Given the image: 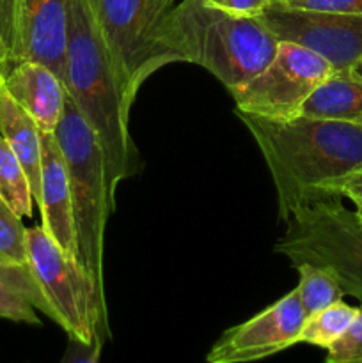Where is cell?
Here are the masks:
<instances>
[{"instance_id":"obj_1","label":"cell","mask_w":362,"mask_h":363,"mask_svg":"<svg viewBox=\"0 0 362 363\" xmlns=\"http://www.w3.org/2000/svg\"><path fill=\"white\" fill-rule=\"evenodd\" d=\"M234 112L272 174L283 220L318 202L343 199L341 184L362 172L361 124L305 116L275 121Z\"/></svg>"},{"instance_id":"obj_2","label":"cell","mask_w":362,"mask_h":363,"mask_svg":"<svg viewBox=\"0 0 362 363\" xmlns=\"http://www.w3.org/2000/svg\"><path fill=\"white\" fill-rule=\"evenodd\" d=\"M66 91L92 128L105 158L110 197L121 181L138 172V151L130 135L128 99L87 0H70Z\"/></svg>"},{"instance_id":"obj_3","label":"cell","mask_w":362,"mask_h":363,"mask_svg":"<svg viewBox=\"0 0 362 363\" xmlns=\"http://www.w3.org/2000/svg\"><path fill=\"white\" fill-rule=\"evenodd\" d=\"M156 41L167 62L197 64L227 91L261 73L279 46L259 16L227 13L202 0L176 4L163 20Z\"/></svg>"},{"instance_id":"obj_4","label":"cell","mask_w":362,"mask_h":363,"mask_svg":"<svg viewBox=\"0 0 362 363\" xmlns=\"http://www.w3.org/2000/svg\"><path fill=\"white\" fill-rule=\"evenodd\" d=\"M53 135L70 176L78 261L94 282L98 293L105 296L103 241L109 216L116 209V201L110 197L105 158L98 137L70 94L66 96L62 117Z\"/></svg>"},{"instance_id":"obj_5","label":"cell","mask_w":362,"mask_h":363,"mask_svg":"<svg viewBox=\"0 0 362 363\" xmlns=\"http://www.w3.org/2000/svg\"><path fill=\"white\" fill-rule=\"evenodd\" d=\"M28 264L52 308V321L67 339L105 344L110 339L105 296L77 257L66 254L41 225L27 229Z\"/></svg>"},{"instance_id":"obj_6","label":"cell","mask_w":362,"mask_h":363,"mask_svg":"<svg viewBox=\"0 0 362 363\" xmlns=\"http://www.w3.org/2000/svg\"><path fill=\"white\" fill-rule=\"evenodd\" d=\"M275 252L291 264L322 266L336 275L344 294L362 301V225L341 199L318 202L286 220Z\"/></svg>"},{"instance_id":"obj_7","label":"cell","mask_w":362,"mask_h":363,"mask_svg":"<svg viewBox=\"0 0 362 363\" xmlns=\"http://www.w3.org/2000/svg\"><path fill=\"white\" fill-rule=\"evenodd\" d=\"M117 78L133 103L138 89L167 59L156 35L176 0H87Z\"/></svg>"},{"instance_id":"obj_8","label":"cell","mask_w":362,"mask_h":363,"mask_svg":"<svg viewBox=\"0 0 362 363\" xmlns=\"http://www.w3.org/2000/svg\"><path fill=\"white\" fill-rule=\"evenodd\" d=\"M334 73L323 57L295 43L279 41L275 57L251 82L229 91L236 110L287 121L300 116L305 99Z\"/></svg>"},{"instance_id":"obj_9","label":"cell","mask_w":362,"mask_h":363,"mask_svg":"<svg viewBox=\"0 0 362 363\" xmlns=\"http://www.w3.org/2000/svg\"><path fill=\"white\" fill-rule=\"evenodd\" d=\"M259 18L277 41L318 53L336 73L353 71L362 60V14L305 11L270 2Z\"/></svg>"},{"instance_id":"obj_10","label":"cell","mask_w":362,"mask_h":363,"mask_svg":"<svg viewBox=\"0 0 362 363\" xmlns=\"http://www.w3.org/2000/svg\"><path fill=\"white\" fill-rule=\"evenodd\" d=\"M297 289L248 321L222 333L206 357L208 363H248L268 358L298 344L305 323Z\"/></svg>"},{"instance_id":"obj_11","label":"cell","mask_w":362,"mask_h":363,"mask_svg":"<svg viewBox=\"0 0 362 363\" xmlns=\"http://www.w3.org/2000/svg\"><path fill=\"white\" fill-rule=\"evenodd\" d=\"M70 0H20L21 60L45 64L66 85Z\"/></svg>"},{"instance_id":"obj_12","label":"cell","mask_w":362,"mask_h":363,"mask_svg":"<svg viewBox=\"0 0 362 363\" xmlns=\"http://www.w3.org/2000/svg\"><path fill=\"white\" fill-rule=\"evenodd\" d=\"M41 227L66 254L78 259L67 167L53 133L41 131Z\"/></svg>"},{"instance_id":"obj_13","label":"cell","mask_w":362,"mask_h":363,"mask_svg":"<svg viewBox=\"0 0 362 363\" xmlns=\"http://www.w3.org/2000/svg\"><path fill=\"white\" fill-rule=\"evenodd\" d=\"M4 89L32 117L39 131L53 133L66 103V85L45 64L21 60L4 77Z\"/></svg>"},{"instance_id":"obj_14","label":"cell","mask_w":362,"mask_h":363,"mask_svg":"<svg viewBox=\"0 0 362 363\" xmlns=\"http://www.w3.org/2000/svg\"><path fill=\"white\" fill-rule=\"evenodd\" d=\"M0 133L16 155L28 177L32 197L39 204L41 195V131L32 117L0 87Z\"/></svg>"},{"instance_id":"obj_15","label":"cell","mask_w":362,"mask_h":363,"mask_svg":"<svg viewBox=\"0 0 362 363\" xmlns=\"http://www.w3.org/2000/svg\"><path fill=\"white\" fill-rule=\"evenodd\" d=\"M38 311L52 319V308L31 264L0 262V319L41 326Z\"/></svg>"},{"instance_id":"obj_16","label":"cell","mask_w":362,"mask_h":363,"mask_svg":"<svg viewBox=\"0 0 362 363\" xmlns=\"http://www.w3.org/2000/svg\"><path fill=\"white\" fill-rule=\"evenodd\" d=\"M300 116L312 119L362 123V77L353 71H334L323 84L305 99Z\"/></svg>"},{"instance_id":"obj_17","label":"cell","mask_w":362,"mask_h":363,"mask_svg":"<svg viewBox=\"0 0 362 363\" xmlns=\"http://www.w3.org/2000/svg\"><path fill=\"white\" fill-rule=\"evenodd\" d=\"M357 314L358 307H351L341 300L323 311L307 315L302 326L300 337H298V344H311V346L329 350L346 333Z\"/></svg>"},{"instance_id":"obj_18","label":"cell","mask_w":362,"mask_h":363,"mask_svg":"<svg viewBox=\"0 0 362 363\" xmlns=\"http://www.w3.org/2000/svg\"><path fill=\"white\" fill-rule=\"evenodd\" d=\"M295 268H297L298 279H300L297 294L300 298L305 315L314 314V312L323 311L336 301L343 300V287L339 286L336 275L330 269L309 264V262L298 264Z\"/></svg>"},{"instance_id":"obj_19","label":"cell","mask_w":362,"mask_h":363,"mask_svg":"<svg viewBox=\"0 0 362 363\" xmlns=\"http://www.w3.org/2000/svg\"><path fill=\"white\" fill-rule=\"evenodd\" d=\"M0 197L20 218L32 215V190L23 167L0 133Z\"/></svg>"},{"instance_id":"obj_20","label":"cell","mask_w":362,"mask_h":363,"mask_svg":"<svg viewBox=\"0 0 362 363\" xmlns=\"http://www.w3.org/2000/svg\"><path fill=\"white\" fill-rule=\"evenodd\" d=\"M0 262L28 264L27 229L21 218L0 197Z\"/></svg>"},{"instance_id":"obj_21","label":"cell","mask_w":362,"mask_h":363,"mask_svg":"<svg viewBox=\"0 0 362 363\" xmlns=\"http://www.w3.org/2000/svg\"><path fill=\"white\" fill-rule=\"evenodd\" d=\"M0 60L6 74L21 62L20 0H0Z\"/></svg>"},{"instance_id":"obj_22","label":"cell","mask_w":362,"mask_h":363,"mask_svg":"<svg viewBox=\"0 0 362 363\" xmlns=\"http://www.w3.org/2000/svg\"><path fill=\"white\" fill-rule=\"evenodd\" d=\"M327 363H362V305L350 328L327 350Z\"/></svg>"},{"instance_id":"obj_23","label":"cell","mask_w":362,"mask_h":363,"mask_svg":"<svg viewBox=\"0 0 362 363\" xmlns=\"http://www.w3.org/2000/svg\"><path fill=\"white\" fill-rule=\"evenodd\" d=\"M287 7L305 11H322V13L362 14V0H286L280 2Z\"/></svg>"},{"instance_id":"obj_24","label":"cell","mask_w":362,"mask_h":363,"mask_svg":"<svg viewBox=\"0 0 362 363\" xmlns=\"http://www.w3.org/2000/svg\"><path fill=\"white\" fill-rule=\"evenodd\" d=\"M105 344L96 340L92 344L80 342L77 339H67L66 353L60 363H99L102 350Z\"/></svg>"},{"instance_id":"obj_25","label":"cell","mask_w":362,"mask_h":363,"mask_svg":"<svg viewBox=\"0 0 362 363\" xmlns=\"http://www.w3.org/2000/svg\"><path fill=\"white\" fill-rule=\"evenodd\" d=\"M216 9L227 11L233 14H241V16H259L272 0H202Z\"/></svg>"},{"instance_id":"obj_26","label":"cell","mask_w":362,"mask_h":363,"mask_svg":"<svg viewBox=\"0 0 362 363\" xmlns=\"http://www.w3.org/2000/svg\"><path fill=\"white\" fill-rule=\"evenodd\" d=\"M341 197L350 199L355 204V215H357L358 222L362 225V174H357V176L350 177L348 181H344L339 188Z\"/></svg>"},{"instance_id":"obj_27","label":"cell","mask_w":362,"mask_h":363,"mask_svg":"<svg viewBox=\"0 0 362 363\" xmlns=\"http://www.w3.org/2000/svg\"><path fill=\"white\" fill-rule=\"evenodd\" d=\"M4 77H6V71H4L2 60H0V87H2V84H4Z\"/></svg>"},{"instance_id":"obj_28","label":"cell","mask_w":362,"mask_h":363,"mask_svg":"<svg viewBox=\"0 0 362 363\" xmlns=\"http://www.w3.org/2000/svg\"><path fill=\"white\" fill-rule=\"evenodd\" d=\"M353 73H355V74H358V77H362V60H361V62L357 64V66L353 67Z\"/></svg>"},{"instance_id":"obj_29","label":"cell","mask_w":362,"mask_h":363,"mask_svg":"<svg viewBox=\"0 0 362 363\" xmlns=\"http://www.w3.org/2000/svg\"><path fill=\"white\" fill-rule=\"evenodd\" d=\"M272 2H286V0H272Z\"/></svg>"},{"instance_id":"obj_30","label":"cell","mask_w":362,"mask_h":363,"mask_svg":"<svg viewBox=\"0 0 362 363\" xmlns=\"http://www.w3.org/2000/svg\"><path fill=\"white\" fill-rule=\"evenodd\" d=\"M361 126H362V123H361Z\"/></svg>"},{"instance_id":"obj_31","label":"cell","mask_w":362,"mask_h":363,"mask_svg":"<svg viewBox=\"0 0 362 363\" xmlns=\"http://www.w3.org/2000/svg\"><path fill=\"white\" fill-rule=\"evenodd\" d=\"M361 174H362V172H361Z\"/></svg>"}]
</instances>
